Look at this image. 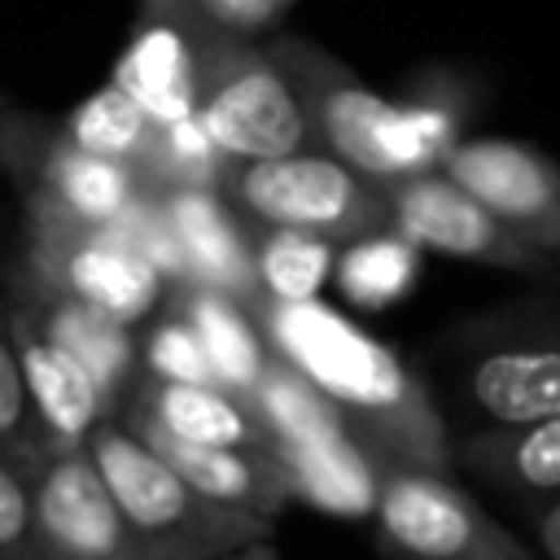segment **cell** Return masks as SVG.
Returning a JSON list of instances; mask_svg holds the SVG:
<instances>
[{"label":"cell","instance_id":"1","mask_svg":"<svg viewBox=\"0 0 560 560\" xmlns=\"http://www.w3.org/2000/svg\"><path fill=\"white\" fill-rule=\"evenodd\" d=\"M271 346L319 385L337 407L359 411L376 442L398 459V468H442L446 438L433 402L394 350L372 341L359 324L324 302H276L267 315Z\"/></svg>","mask_w":560,"mask_h":560},{"label":"cell","instance_id":"2","mask_svg":"<svg viewBox=\"0 0 560 560\" xmlns=\"http://www.w3.org/2000/svg\"><path fill=\"white\" fill-rule=\"evenodd\" d=\"M319 127L332 153L363 179H411L455 149V109L442 101L394 105L363 83H328L319 92Z\"/></svg>","mask_w":560,"mask_h":560},{"label":"cell","instance_id":"3","mask_svg":"<svg viewBox=\"0 0 560 560\" xmlns=\"http://www.w3.org/2000/svg\"><path fill=\"white\" fill-rule=\"evenodd\" d=\"M376 521L402 560H538L433 468H394L381 486Z\"/></svg>","mask_w":560,"mask_h":560},{"label":"cell","instance_id":"4","mask_svg":"<svg viewBox=\"0 0 560 560\" xmlns=\"http://www.w3.org/2000/svg\"><path fill=\"white\" fill-rule=\"evenodd\" d=\"M394 232L416 241L420 249H438L468 262H490L525 276H560V254L525 241L503 219H494L468 188H459L446 171L442 175H411L389 197Z\"/></svg>","mask_w":560,"mask_h":560},{"label":"cell","instance_id":"5","mask_svg":"<svg viewBox=\"0 0 560 560\" xmlns=\"http://www.w3.org/2000/svg\"><path fill=\"white\" fill-rule=\"evenodd\" d=\"M236 197L271 228H306L324 236L363 232L389 214V201L372 197L354 166L319 153L249 162L236 179Z\"/></svg>","mask_w":560,"mask_h":560},{"label":"cell","instance_id":"6","mask_svg":"<svg viewBox=\"0 0 560 560\" xmlns=\"http://www.w3.org/2000/svg\"><path fill=\"white\" fill-rule=\"evenodd\" d=\"M442 171L525 241L560 254V166L521 140H464Z\"/></svg>","mask_w":560,"mask_h":560},{"label":"cell","instance_id":"7","mask_svg":"<svg viewBox=\"0 0 560 560\" xmlns=\"http://www.w3.org/2000/svg\"><path fill=\"white\" fill-rule=\"evenodd\" d=\"M197 118L219 153L228 158H289L306 140V114L293 88L267 66H241L201 96Z\"/></svg>","mask_w":560,"mask_h":560},{"label":"cell","instance_id":"8","mask_svg":"<svg viewBox=\"0 0 560 560\" xmlns=\"http://www.w3.org/2000/svg\"><path fill=\"white\" fill-rule=\"evenodd\" d=\"M35 521L48 542L70 560H114L122 551V512L88 455H70L52 464L35 494Z\"/></svg>","mask_w":560,"mask_h":560},{"label":"cell","instance_id":"9","mask_svg":"<svg viewBox=\"0 0 560 560\" xmlns=\"http://www.w3.org/2000/svg\"><path fill=\"white\" fill-rule=\"evenodd\" d=\"M92 459L127 521L140 534H166L192 516V490L153 442H136L118 429L92 433Z\"/></svg>","mask_w":560,"mask_h":560},{"label":"cell","instance_id":"10","mask_svg":"<svg viewBox=\"0 0 560 560\" xmlns=\"http://www.w3.org/2000/svg\"><path fill=\"white\" fill-rule=\"evenodd\" d=\"M472 407L494 429L560 416V341H503L468 368Z\"/></svg>","mask_w":560,"mask_h":560},{"label":"cell","instance_id":"11","mask_svg":"<svg viewBox=\"0 0 560 560\" xmlns=\"http://www.w3.org/2000/svg\"><path fill=\"white\" fill-rule=\"evenodd\" d=\"M114 83L158 122V127H171V122H184L197 114L201 96H197V70H192V52H188V39L175 31V26H149L140 31L118 66H114Z\"/></svg>","mask_w":560,"mask_h":560},{"label":"cell","instance_id":"12","mask_svg":"<svg viewBox=\"0 0 560 560\" xmlns=\"http://www.w3.org/2000/svg\"><path fill=\"white\" fill-rule=\"evenodd\" d=\"M284 477L293 490L315 503L319 512L332 516H368L381 503V477L363 446L350 433L324 438V442H302V446H280Z\"/></svg>","mask_w":560,"mask_h":560},{"label":"cell","instance_id":"13","mask_svg":"<svg viewBox=\"0 0 560 560\" xmlns=\"http://www.w3.org/2000/svg\"><path fill=\"white\" fill-rule=\"evenodd\" d=\"M66 280L79 302H88L122 324L140 319L158 302V289H162V271L140 249H131L127 241H118L109 232L96 241H83L66 258Z\"/></svg>","mask_w":560,"mask_h":560},{"label":"cell","instance_id":"14","mask_svg":"<svg viewBox=\"0 0 560 560\" xmlns=\"http://www.w3.org/2000/svg\"><path fill=\"white\" fill-rule=\"evenodd\" d=\"M22 372H26V389L31 402L39 407V416L48 420L52 433L61 438H83L96 416H101V381L96 372L74 359L61 341L44 337V341H26L22 346Z\"/></svg>","mask_w":560,"mask_h":560},{"label":"cell","instance_id":"15","mask_svg":"<svg viewBox=\"0 0 560 560\" xmlns=\"http://www.w3.org/2000/svg\"><path fill=\"white\" fill-rule=\"evenodd\" d=\"M464 459L472 472L508 490H525V494L560 490V416L477 433L464 442Z\"/></svg>","mask_w":560,"mask_h":560},{"label":"cell","instance_id":"16","mask_svg":"<svg viewBox=\"0 0 560 560\" xmlns=\"http://www.w3.org/2000/svg\"><path fill=\"white\" fill-rule=\"evenodd\" d=\"M166 219L179 236L184 262L192 276H201L210 289H241L249 280V258L245 245L228 219V210L201 192V188H184L166 201Z\"/></svg>","mask_w":560,"mask_h":560},{"label":"cell","instance_id":"17","mask_svg":"<svg viewBox=\"0 0 560 560\" xmlns=\"http://www.w3.org/2000/svg\"><path fill=\"white\" fill-rule=\"evenodd\" d=\"M337 289L368 311L394 306L420 276V245L402 232H368L337 258Z\"/></svg>","mask_w":560,"mask_h":560},{"label":"cell","instance_id":"18","mask_svg":"<svg viewBox=\"0 0 560 560\" xmlns=\"http://www.w3.org/2000/svg\"><path fill=\"white\" fill-rule=\"evenodd\" d=\"M188 324L197 328L210 368H214V385L228 389H254L267 372L262 363V346L254 337V328L245 324V315L219 293V289H201L188 306Z\"/></svg>","mask_w":560,"mask_h":560},{"label":"cell","instance_id":"19","mask_svg":"<svg viewBox=\"0 0 560 560\" xmlns=\"http://www.w3.org/2000/svg\"><path fill=\"white\" fill-rule=\"evenodd\" d=\"M153 411H158L153 429H162L166 438L192 442V446H245L249 442L245 411L214 385L162 381Z\"/></svg>","mask_w":560,"mask_h":560},{"label":"cell","instance_id":"20","mask_svg":"<svg viewBox=\"0 0 560 560\" xmlns=\"http://www.w3.org/2000/svg\"><path fill=\"white\" fill-rule=\"evenodd\" d=\"M254 389L276 433V446H302V442H324L346 433L337 402L319 385H311L298 368H267Z\"/></svg>","mask_w":560,"mask_h":560},{"label":"cell","instance_id":"21","mask_svg":"<svg viewBox=\"0 0 560 560\" xmlns=\"http://www.w3.org/2000/svg\"><path fill=\"white\" fill-rule=\"evenodd\" d=\"M254 271L262 280V289L271 293V302H311V298H319V289L337 271V254H332L324 232L276 228L262 241Z\"/></svg>","mask_w":560,"mask_h":560},{"label":"cell","instance_id":"22","mask_svg":"<svg viewBox=\"0 0 560 560\" xmlns=\"http://www.w3.org/2000/svg\"><path fill=\"white\" fill-rule=\"evenodd\" d=\"M149 127H158L118 83L92 92L74 114H70V140L74 149L101 153V158H136L149 149Z\"/></svg>","mask_w":560,"mask_h":560},{"label":"cell","instance_id":"23","mask_svg":"<svg viewBox=\"0 0 560 560\" xmlns=\"http://www.w3.org/2000/svg\"><path fill=\"white\" fill-rule=\"evenodd\" d=\"M57 192L83 223H118L131 210V175L118 158H101L88 149H70L57 171Z\"/></svg>","mask_w":560,"mask_h":560},{"label":"cell","instance_id":"24","mask_svg":"<svg viewBox=\"0 0 560 560\" xmlns=\"http://www.w3.org/2000/svg\"><path fill=\"white\" fill-rule=\"evenodd\" d=\"M149 442L171 459V468L184 477V486L197 499H210V503H249L258 494V468L245 455H236V446H192V442L166 438L162 429H153Z\"/></svg>","mask_w":560,"mask_h":560},{"label":"cell","instance_id":"25","mask_svg":"<svg viewBox=\"0 0 560 560\" xmlns=\"http://www.w3.org/2000/svg\"><path fill=\"white\" fill-rule=\"evenodd\" d=\"M48 337L61 341L74 359H83L105 389L131 368V341L122 332V319H114V315H105V311H96L88 302L61 306L52 315V324H48Z\"/></svg>","mask_w":560,"mask_h":560},{"label":"cell","instance_id":"26","mask_svg":"<svg viewBox=\"0 0 560 560\" xmlns=\"http://www.w3.org/2000/svg\"><path fill=\"white\" fill-rule=\"evenodd\" d=\"M149 368L162 381H184V385H214L210 354L197 337L192 324H162L149 341Z\"/></svg>","mask_w":560,"mask_h":560},{"label":"cell","instance_id":"27","mask_svg":"<svg viewBox=\"0 0 560 560\" xmlns=\"http://www.w3.org/2000/svg\"><path fill=\"white\" fill-rule=\"evenodd\" d=\"M26 372H22V354L9 350V341L0 337V438L18 433L22 416H26Z\"/></svg>","mask_w":560,"mask_h":560},{"label":"cell","instance_id":"28","mask_svg":"<svg viewBox=\"0 0 560 560\" xmlns=\"http://www.w3.org/2000/svg\"><path fill=\"white\" fill-rule=\"evenodd\" d=\"M31 525V499L22 481L0 464V547H13Z\"/></svg>","mask_w":560,"mask_h":560},{"label":"cell","instance_id":"29","mask_svg":"<svg viewBox=\"0 0 560 560\" xmlns=\"http://www.w3.org/2000/svg\"><path fill=\"white\" fill-rule=\"evenodd\" d=\"M201 4L210 9V18L249 31V26H267L289 0H201Z\"/></svg>","mask_w":560,"mask_h":560},{"label":"cell","instance_id":"30","mask_svg":"<svg viewBox=\"0 0 560 560\" xmlns=\"http://www.w3.org/2000/svg\"><path fill=\"white\" fill-rule=\"evenodd\" d=\"M534 529H538V547H542V556H547V560H560V499L534 521Z\"/></svg>","mask_w":560,"mask_h":560}]
</instances>
